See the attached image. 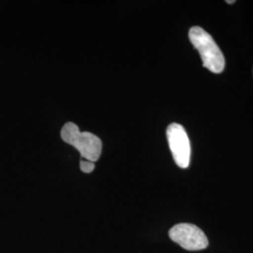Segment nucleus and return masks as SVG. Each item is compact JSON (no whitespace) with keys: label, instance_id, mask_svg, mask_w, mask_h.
<instances>
[{"label":"nucleus","instance_id":"nucleus-6","mask_svg":"<svg viewBox=\"0 0 253 253\" xmlns=\"http://www.w3.org/2000/svg\"><path fill=\"white\" fill-rule=\"evenodd\" d=\"M235 1H226V3L228 4H233V3H235Z\"/></svg>","mask_w":253,"mask_h":253},{"label":"nucleus","instance_id":"nucleus-1","mask_svg":"<svg viewBox=\"0 0 253 253\" xmlns=\"http://www.w3.org/2000/svg\"><path fill=\"white\" fill-rule=\"evenodd\" d=\"M190 42L199 52L203 65L211 73H220L225 68V59L214 39L200 27H191Z\"/></svg>","mask_w":253,"mask_h":253},{"label":"nucleus","instance_id":"nucleus-3","mask_svg":"<svg viewBox=\"0 0 253 253\" xmlns=\"http://www.w3.org/2000/svg\"><path fill=\"white\" fill-rule=\"evenodd\" d=\"M169 236L173 242L190 252L202 251L208 247L207 235L194 224H176L169 231Z\"/></svg>","mask_w":253,"mask_h":253},{"label":"nucleus","instance_id":"nucleus-5","mask_svg":"<svg viewBox=\"0 0 253 253\" xmlns=\"http://www.w3.org/2000/svg\"><path fill=\"white\" fill-rule=\"evenodd\" d=\"M80 168H81L82 172L89 173V172H92L94 171L95 163H92L90 161L82 160L81 163H80Z\"/></svg>","mask_w":253,"mask_h":253},{"label":"nucleus","instance_id":"nucleus-2","mask_svg":"<svg viewBox=\"0 0 253 253\" xmlns=\"http://www.w3.org/2000/svg\"><path fill=\"white\" fill-rule=\"evenodd\" d=\"M61 138L65 143L73 145L84 160L97 162L102 151V143L100 138L90 132H82L78 126L73 122H68L61 129Z\"/></svg>","mask_w":253,"mask_h":253},{"label":"nucleus","instance_id":"nucleus-4","mask_svg":"<svg viewBox=\"0 0 253 253\" xmlns=\"http://www.w3.org/2000/svg\"><path fill=\"white\" fill-rule=\"evenodd\" d=\"M167 140L172 158L182 169L189 167L190 161V139L180 124L172 123L167 128Z\"/></svg>","mask_w":253,"mask_h":253}]
</instances>
